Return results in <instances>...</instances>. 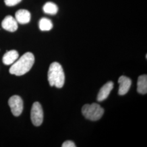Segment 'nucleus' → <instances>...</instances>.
<instances>
[{
    "label": "nucleus",
    "instance_id": "1",
    "mask_svg": "<svg viewBox=\"0 0 147 147\" xmlns=\"http://www.w3.org/2000/svg\"><path fill=\"white\" fill-rule=\"evenodd\" d=\"M34 63V56L31 53H24L16 61L9 69V73L16 76H21L28 72Z\"/></svg>",
    "mask_w": 147,
    "mask_h": 147
},
{
    "label": "nucleus",
    "instance_id": "2",
    "mask_svg": "<svg viewBox=\"0 0 147 147\" xmlns=\"http://www.w3.org/2000/svg\"><path fill=\"white\" fill-rule=\"evenodd\" d=\"M47 78L51 86L61 88L63 86L65 81V75L61 65L55 62L51 64L47 74Z\"/></svg>",
    "mask_w": 147,
    "mask_h": 147
},
{
    "label": "nucleus",
    "instance_id": "3",
    "mask_svg": "<svg viewBox=\"0 0 147 147\" xmlns=\"http://www.w3.org/2000/svg\"><path fill=\"white\" fill-rule=\"evenodd\" d=\"M82 113L85 118L92 121L99 120L102 117L104 110L99 104H86L82 108Z\"/></svg>",
    "mask_w": 147,
    "mask_h": 147
},
{
    "label": "nucleus",
    "instance_id": "4",
    "mask_svg": "<svg viewBox=\"0 0 147 147\" xmlns=\"http://www.w3.org/2000/svg\"><path fill=\"white\" fill-rule=\"evenodd\" d=\"M43 111L40 104L35 102L32 107L31 111V119L34 125L40 126L43 121Z\"/></svg>",
    "mask_w": 147,
    "mask_h": 147
},
{
    "label": "nucleus",
    "instance_id": "5",
    "mask_svg": "<svg viewBox=\"0 0 147 147\" xmlns=\"http://www.w3.org/2000/svg\"><path fill=\"white\" fill-rule=\"evenodd\" d=\"M8 104L11 107V113L14 116L18 117L21 114L23 111V101L20 96L13 95L8 100Z\"/></svg>",
    "mask_w": 147,
    "mask_h": 147
},
{
    "label": "nucleus",
    "instance_id": "6",
    "mask_svg": "<svg viewBox=\"0 0 147 147\" xmlns=\"http://www.w3.org/2000/svg\"><path fill=\"white\" fill-rule=\"evenodd\" d=\"M18 22L16 21L15 18L12 16H5L2 21V27L7 31L13 32L18 28Z\"/></svg>",
    "mask_w": 147,
    "mask_h": 147
},
{
    "label": "nucleus",
    "instance_id": "7",
    "mask_svg": "<svg viewBox=\"0 0 147 147\" xmlns=\"http://www.w3.org/2000/svg\"><path fill=\"white\" fill-rule=\"evenodd\" d=\"M119 87L118 94L120 95L126 94L131 86V80L125 76H121L118 79Z\"/></svg>",
    "mask_w": 147,
    "mask_h": 147
},
{
    "label": "nucleus",
    "instance_id": "8",
    "mask_svg": "<svg viewBox=\"0 0 147 147\" xmlns=\"http://www.w3.org/2000/svg\"><path fill=\"white\" fill-rule=\"evenodd\" d=\"M113 88V83L111 81L105 84L100 89L98 94L97 100L98 101H102L107 98L110 94L111 90Z\"/></svg>",
    "mask_w": 147,
    "mask_h": 147
},
{
    "label": "nucleus",
    "instance_id": "9",
    "mask_svg": "<svg viewBox=\"0 0 147 147\" xmlns=\"http://www.w3.org/2000/svg\"><path fill=\"white\" fill-rule=\"evenodd\" d=\"M31 15L30 12L26 9H21L16 13V19L20 24H26L31 20Z\"/></svg>",
    "mask_w": 147,
    "mask_h": 147
},
{
    "label": "nucleus",
    "instance_id": "10",
    "mask_svg": "<svg viewBox=\"0 0 147 147\" xmlns=\"http://www.w3.org/2000/svg\"><path fill=\"white\" fill-rule=\"evenodd\" d=\"M19 58V53L17 51L13 50L7 51L3 56V63L5 65H11L16 62Z\"/></svg>",
    "mask_w": 147,
    "mask_h": 147
},
{
    "label": "nucleus",
    "instance_id": "11",
    "mask_svg": "<svg viewBox=\"0 0 147 147\" xmlns=\"http://www.w3.org/2000/svg\"><path fill=\"white\" fill-rule=\"evenodd\" d=\"M137 92L142 94H147V75H143L138 77L137 81Z\"/></svg>",
    "mask_w": 147,
    "mask_h": 147
},
{
    "label": "nucleus",
    "instance_id": "12",
    "mask_svg": "<svg viewBox=\"0 0 147 147\" xmlns=\"http://www.w3.org/2000/svg\"><path fill=\"white\" fill-rule=\"evenodd\" d=\"M44 13L50 15H55L57 13L58 7L55 3L52 2H47L42 8Z\"/></svg>",
    "mask_w": 147,
    "mask_h": 147
},
{
    "label": "nucleus",
    "instance_id": "13",
    "mask_svg": "<svg viewBox=\"0 0 147 147\" xmlns=\"http://www.w3.org/2000/svg\"><path fill=\"white\" fill-rule=\"evenodd\" d=\"M39 27L42 31H49L53 28V22L49 19L42 18L39 22Z\"/></svg>",
    "mask_w": 147,
    "mask_h": 147
},
{
    "label": "nucleus",
    "instance_id": "14",
    "mask_svg": "<svg viewBox=\"0 0 147 147\" xmlns=\"http://www.w3.org/2000/svg\"><path fill=\"white\" fill-rule=\"evenodd\" d=\"M22 0H5V3L7 6H14L19 3Z\"/></svg>",
    "mask_w": 147,
    "mask_h": 147
},
{
    "label": "nucleus",
    "instance_id": "15",
    "mask_svg": "<svg viewBox=\"0 0 147 147\" xmlns=\"http://www.w3.org/2000/svg\"><path fill=\"white\" fill-rule=\"evenodd\" d=\"M62 147H76V145L74 143V142L71 141H67L65 142H64L62 145Z\"/></svg>",
    "mask_w": 147,
    "mask_h": 147
}]
</instances>
